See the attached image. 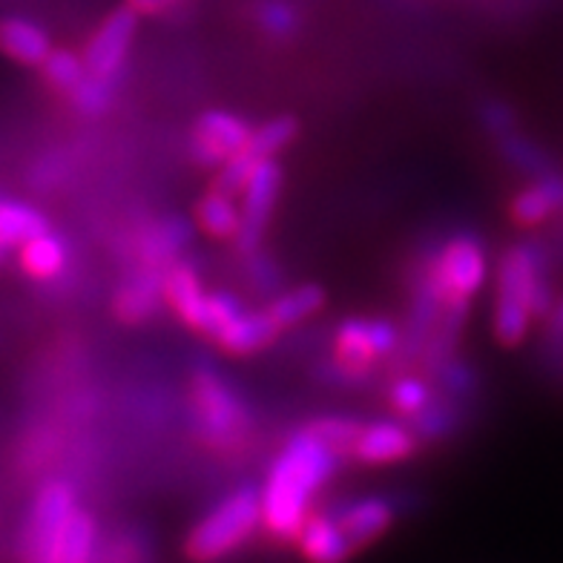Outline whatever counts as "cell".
<instances>
[{
    "mask_svg": "<svg viewBox=\"0 0 563 563\" xmlns=\"http://www.w3.org/2000/svg\"><path fill=\"white\" fill-rule=\"evenodd\" d=\"M342 454L319 438L311 426L294 431L267 468L262 486V527L276 541L294 543L311 515L313 497L325 489L340 468Z\"/></svg>",
    "mask_w": 563,
    "mask_h": 563,
    "instance_id": "1",
    "label": "cell"
},
{
    "mask_svg": "<svg viewBox=\"0 0 563 563\" xmlns=\"http://www.w3.org/2000/svg\"><path fill=\"white\" fill-rule=\"evenodd\" d=\"M489 279V253L475 233H454L434 253L422 279V302L429 313H445L460 322L468 302Z\"/></svg>",
    "mask_w": 563,
    "mask_h": 563,
    "instance_id": "2",
    "label": "cell"
},
{
    "mask_svg": "<svg viewBox=\"0 0 563 563\" xmlns=\"http://www.w3.org/2000/svg\"><path fill=\"white\" fill-rule=\"evenodd\" d=\"M260 527L262 492L256 486H239L187 532L181 552L190 563H222L245 547Z\"/></svg>",
    "mask_w": 563,
    "mask_h": 563,
    "instance_id": "3",
    "label": "cell"
},
{
    "mask_svg": "<svg viewBox=\"0 0 563 563\" xmlns=\"http://www.w3.org/2000/svg\"><path fill=\"white\" fill-rule=\"evenodd\" d=\"M190 402H194L199 438L216 452L236 449L251 431V411L236 388L216 368H208V365L196 368L190 379Z\"/></svg>",
    "mask_w": 563,
    "mask_h": 563,
    "instance_id": "4",
    "label": "cell"
},
{
    "mask_svg": "<svg viewBox=\"0 0 563 563\" xmlns=\"http://www.w3.org/2000/svg\"><path fill=\"white\" fill-rule=\"evenodd\" d=\"M78 511V495L69 481H46L32 497L18 543L21 563H55L69 520Z\"/></svg>",
    "mask_w": 563,
    "mask_h": 563,
    "instance_id": "5",
    "label": "cell"
},
{
    "mask_svg": "<svg viewBox=\"0 0 563 563\" xmlns=\"http://www.w3.org/2000/svg\"><path fill=\"white\" fill-rule=\"evenodd\" d=\"M400 345V331L379 317H351L334 334V363L349 379H365Z\"/></svg>",
    "mask_w": 563,
    "mask_h": 563,
    "instance_id": "6",
    "label": "cell"
},
{
    "mask_svg": "<svg viewBox=\"0 0 563 563\" xmlns=\"http://www.w3.org/2000/svg\"><path fill=\"white\" fill-rule=\"evenodd\" d=\"M139 12L130 3H124V7L112 9L110 15L98 23V30L84 46V64H87V73L92 78L119 84L135 35H139Z\"/></svg>",
    "mask_w": 563,
    "mask_h": 563,
    "instance_id": "7",
    "label": "cell"
},
{
    "mask_svg": "<svg viewBox=\"0 0 563 563\" xmlns=\"http://www.w3.org/2000/svg\"><path fill=\"white\" fill-rule=\"evenodd\" d=\"M282 185H285V173H282V164L276 158L262 162L247 178L245 190L239 194V199H242L239 201L242 205V230L236 236L239 251L256 253V247L262 245V236H265L276 201H279Z\"/></svg>",
    "mask_w": 563,
    "mask_h": 563,
    "instance_id": "8",
    "label": "cell"
},
{
    "mask_svg": "<svg viewBox=\"0 0 563 563\" xmlns=\"http://www.w3.org/2000/svg\"><path fill=\"white\" fill-rule=\"evenodd\" d=\"M253 126L242 115L230 110H208L201 112L194 124V158L201 167L219 170L228 158H233L251 139Z\"/></svg>",
    "mask_w": 563,
    "mask_h": 563,
    "instance_id": "9",
    "label": "cell"
},
{
    "mask_svg": "<svg viewBox=\"0 0 563 563\" xmlns=\"http://www.w3.org/2000/svg\"><path fill=\"white\" fill-rule=\"evenodd\" d=\"M417 445H420V434L408 420H371L356 431L351 457L365 466H394V463L415 457Z\"/></svg>",
    "mask_w": 563,
    "mask_h": 563,
    "instance_id": "10",
    "label": "cell"
},
{
    "mask_svg": "<svg viewBox=\"0 0 563 563\" xmlns=\"http://www.w3.org/2000/svg\"><path fill=\"white\" fill-rule=\"evenodd\" d=\"M164 302L196 334L210 336V290L194 267L170 265L164 271Z\"/></svg>",
    "mask_w": 563,
    "mask_h": 563,
    "instance_id": "11",
    "label": "cell"
},
{
    "mask_svg": "<svg viewBox=\"0 0 563 563\" xmlns=\"http://www.w3.org/2000/svg\"><path fill=\"white\" fill-rule=\"evenodd\" d=\"M334 515L340 520L345 538L360 552V549L377 543L394 527L397 506L383 495H365L356 497V500H349V504H342L340 509H334Z\"/></svg>",
    "mask_w": 563,
    "mask_h": 563,
    "instance_id": "12",
    "label": "cell"
},
{
    "mask_svg": "<svg viewBox=\"0 0 563 563\" xmlns=\"http://www.w3.org/2000/svg\"><path fill=\"white\" fill-rule=\"evenodd\" d=\"M294 543H297L305 563H349L356 555L354 543L342 532L334 509L311 511Z\"/></svg>",
    "mask_w": 563,
    "mask_h": 563,
    "instance_id": "13",
    "label": "cell"
},
{
    "mask_svg": "<svg viewBox=\"0 0 563 563\" xmlns=\"http://www.w3.org/2000/svg\"><path fill=\"white\" fill-rule=\"evenodd\" d=\"M282 328L276 325L274 317L267 313V308L262 311H242L239 317H233L228 325L216 334V345L219 351L228 356H253L262 354L265 349H271L276 340H279Z\"/></svg>",
    "mask_w": 563,
    "mask_h": 563,
    "instance_id": "14",
    "label": "cell"
},
{
    "mask_svg": "<svg viewBox=\"0 0 563 563\" xmlns=\"http://www.w3.org/2000/svg\"><path fill=\"white\" fill-rule=\"evenodd\" d=\"M164 302V274H156V267H144L141 274L130 279L115 290L112 297V313L124 325H141L158 311Z\"/></svg>",
    "mask_w": 563,
    "mask_h": 563,
    "instance_id": "15",
    "label": "cell"
},
{
    "mask_svg": "<svg viewBox=\"0 0 563 563\" xmlns=\"http://www.w3.org/2000/svg\"><path fill=\"white\" fill-rule=\"evenodd\" d=\"M563 208V176L543 173L541 178L529 181L523 190L509 201V219L520 228H538L549 222Z\"/></svg>",
    "mask_w": 563,
    "mask_h": 563,
    "instance_id": "16",
    "label": "cell"
},
{
    "mask_svg": "<svg viewBox=\"0 0 563 563\" xmlns=\"http://www.w3.org/2000/svg\"><path fill=\"white\" fill-rule=\"evenodd\" d=\"M49 53L53 41L44 26L21 15L0 18V55H7L21 67H41Z\"/></svg>",
    "mask_w": 563,
    "mask_h": 563,
    "instance_id": "17",
    "label": "cell"
},
{
    "mask_svg": "<svg viewBox=\"0 0 563 563\" xmlns=\"http://www.w3.org/2000/svg\"><path fill=\"white\" fill-rule=\"evenodd\" d=\"M18 265H21L23 276H30L32 282H55L69 265L67 239L49 228L46 233L18 247Z\"/></svg>",
    "mask_w": 563,
    "mask_h": 563,
    "instance_id": "18",
    "label": "cell"
},
{
    "mask_svg": "<svg viewBox=\"0 0 563 563\" xmlns=\"http://www.w3.org/2000/svg\"><path fill=\"white\" fill-rule=\"evenodd\" d=\"M196 224L216 242H236L239 230H242L239 196L222 194V190L210 187L196 205Z\"/></svg>",
    "mask_w": 563,
    "mask_h": 563,
    "instance_id": "19",
    "label": "cell"
},
{
    "mask_svg": "<svg viewBox=\"0 0 563 563\" xmlns=\"http://www.w3.org/2000/svg\"><path fill=\"white\" fill-rule=\"evenodd\" d=\"M49 230V219L30 201L0 199V253L21 247L23 242Z\"/></svg>",
    "mask_w": 563,
    "mask_h": 563,
    "instance_id": "20",
    "label": "cell"
},
{
    "mask_svg": "<svg viewBox=\"0 0 563 563\" xmlns=\"http://www.w3.org/2000/svg\"><path fill=\"white\" fill-rule=\"evenodd\" d=\"M325 302L328 297L322 285H313L311 282V285H297V288L282 290L279 297L271 299L267 313L274 317V322L282 331H288V328H297L311 317H317L325 308Z\"/></svg>",
    "mask_w": 563,
    "mask_h": 563,
    "instance_id": "21",
    "label": "cell"
},
{
    "mask_svg": "<svg viewBox=\"0 0 563 563\" xmlns=\"http://www.w3.org/2000/svg\"><path fill=\"white\" fill-rule=\"evenodd\" d=\"M299 135V121L294 115H276V119H267L265 124L253 126L251 139L242 147L247 158H253L256 164L267 162V158H276L279 153L294 144V139Z\"/></svg>",
    "mask_w": 563,
    "mask_h": 563,
    "instance_id": "22",
    "label": "cell"
},
{
    "mask_svg": "<svg viewBox=\"0 0 563 563\" xmlns=\"http://www.w3.org/2000/svg\"><path fill=\"white\" fill-rule=\"evenodd\" d=\"M98 547V520L92 511L78 509L69 520L55 563H92Z\"/></svg>",
    "mask_w": 563,
    "mask_h": 563,
    "instance_id": "23",
    "label": "cell"
},
{
    "mask_svg": "<svg viewBox=\"0 0 563 563\" xmlns=\"http://www.w3.org/2000/svg\"><path fill=\"white\" fill-rule=\"evenodd\" d=\"M41 78H44L55 92L60 96H73L75 89L87 81V64H84V55H75L73 49H60L53 46V53L46 55L44 64H41Z\"/></svg>",
    "mask_w": 563,
    "mask_h": 563,
    "instance_id": "24",
    "label": "cell"
},
{
    "mask_svg": "<svg viewBox=\"0 0 563 563\" xmlns=\"http://www.w3.org/2000/svg\"><path fill=\"white\" fill-rule=\"evenodd\" d=\"M434 402L431 397V386L422 377L415 374H406V377H397L388 388V406L402 417V420H417V417L426 411V408Z\"/></svg>",
    "mask_w": 563,
    "mask_h": 563,
    "instance_id": "25",
    "label": "cell"
},
{
    "mask_svg": "<svg viewBox=\"0 0 563 563\" xmlns=\"http://www.w3.org/2000/svg\"><path fill=\"white\" fill-rule=\"evenodd\" d=\"M187 239H190V224L181 222V219H164L162 224H156V230L147 236V245H144L147 265L156 267L158 262H167Z\"/></svg>",
    "mask_w": 563,
    "mask_h": 563,
    "instance_id": "26",
    "label": "cell"
},
{
    "mask_svg": "<svg viewBox=\"0 0 563 563\" xmlns=\"http://www.w3.org/2000/svg\"><path fill=\"white\" fill-rule=\"evenodd\" d=\"M112 96H115V81H101V78L87 75V81L75 89L73 96H69V101H73L75 110L84 112V115H101V112L112 104Z\"/></svg>",
    "mask_w": 563,
    "mask_h": 563,
    "instance_id": "27",
    "label": "cell"
},
{
    "mask_svg": "<svg viewBox=\"0 0 563 563\" xmlns=\"http://www.w3.org/2000/svg\"><path fill=\"white\" fill-rule=\"evenodd\" d=\"M297 12L285 3V0H267L260 12V26L274 37H288L290 32L297 30Z\"/></svg>",
    "mask_w": 563,
    "mask_h": 563,
    "instance_id": "28",
    "label": "cell"
},
{
    "mask_svg": "<svg viewBox=\"0 0 563 563\" xmlns=\"http://www.w3.org/2000/svg\"><path fill=\"white\" fill-rule=\"evenodd\" d=\"M549 317V342H552V349L563 351V299H558L552 305V311L547 313Z\"/></svg>",
    "mask_w": 563,
    "mask_h": 563,
    "instance_id": "29",
    "label": "cell"
},
{
    "mask_svg": "<svg viewBox=\"0 0 563 563\" xmlns=\"http://www.w3.org/2000/svg\"><path fill=\"white\" fill-rule=\"evenodd\" d=\"M126 3H130V7L144 18V15H162V12L176 7L178 0H126Z\"/></svg>",
    "mask_w": 563,
    "mask_h": 563,
    "instance_id": "30",
    "label": "cell"
}]
</instances>
